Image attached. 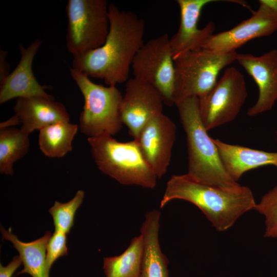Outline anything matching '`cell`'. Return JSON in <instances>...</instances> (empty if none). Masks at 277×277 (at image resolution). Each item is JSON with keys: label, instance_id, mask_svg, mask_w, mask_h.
Wrapping results in <instances>:
<instances>
[{"label": "cell", "instance_id": "cell-1", "mask_svg": "<svg viewBox=\"0 0 277 277\" xmlns=\"http://www.w3.org/2000/svg\"><path fill=\"white\" fill-rule=\"evenodd\" d=\"M109 29L105 43L85 54L73 57L72 68L108 86L126 83L138 50L144 45L145 22L130 11L109 4Z\"/></svg>", "mask_w": 277, "mask_h": 277}, {"label": "cell", "instance_id": "cell-2", "mask_svg": "<svg viewBox=\"0 0 277 277\" xmlns=\"http://www.w3.org/2000/svg\"><path fill=\"white\" fill-rule=\"evenodd\" d=\"M182 200L196 206L219 232L231 228L256 203L251 190L239 185L224 187L198 182L187 174L173 175L168 181L160 202L164 207L174 200Z\"/></svg>", "mask_w": 277, "mask_h": 277}, {"label": "cell", "instance_id": "cell-3", "mask_svg": "<svg viewBox=\"0 0 277 277\" xmlns=\"http://www.w3.org/2000/svg\"><path fill=\"white\" fill-rule=\"evenodd\" d=\"M175 105L186 135L187 174L204 184L224 187L239 185L227 172L213 138L204 126L200 114L199 98L189 97Z\"/></svg>", "mask_w": 277, "mask_h": 277}, {"label": "cell", "instance_id": "cell-4", "mask_svg": "<svg viewBox=\"0 0 277 277\" xmlns=\"http://www.w3.org/2000/svg\"><path fill=\"white\" fill-rule=\"evenodd\" d=\"M92 156L104 174L124 185L153 189L157 177L145 160L136 140L121 142L110 135L88 137Z\"/></svg>", "mask_w": 277, "mask_h": 277}, {"label": "cell", "instance_id": "cell-5", "mask_svg": "<svg viewBox=\"0 0 277 277\" xmlns=\"http://www.w3.org/2000/svg\"><path fill=\"white\" fill-rule=\"evenodd\" d=\"M70 75L83 94L84 104L79 117L81 131L88 137L113 135L122 128L123 95L116 86H104L85 73L70 68Z\"/></svg>", "mask_w": 277, "mask_h": 277}, {"label": "cell", "instance_id": "cell-6", "mask_svg": "<svg viewBox=\"0 0 277 277\" xmlns=\"http://www.w3.org/2000/svg\"><path fill=\"white\" fill-rule=\"evenodd\" d=\"M238 53H214L201 48L174 60V102L206 95L217 82L220 72L236 61Z\"/></svg>", "mask_w": 277, "mask_h": 277}, {"label": "cell", "instance_id": "cell-7", "mask_svg": "<svg viewBox=\"0 0 277 277\" xmlns=\"http://www.w3.org/2000/svg\"><path fill=\"white\" fill-rule=\"evenodd\" d=\"M106 0H68L66 47L73 57L103 45L109 29Z\"/></svg>", "mask_w": 277, "mask_h": 277}, {"label": "cell", "instance_id": "cell-8", "mask_svg": "<svg viewBox=\"0 0 277 277\" xmlns=\"http://www.w3.org/2000/svg\"><path fill=\"white\" fill-rule=\"evenodd\" d=\"M247 96L244 75L234 67L227 68L212 89L199 98L200 114L206 130L234 121Z\"/></svg>", "mask_w": 277, "mask_h": 277}, {"label": "cell", "instance_id": "cell-9", "mask_svg": "<svg viewBox=\"0 0 277 277\" xmlns=\"http://www.w3.org/2000/svg\"><path fill=\"white\" fill-rule=\"evenodd\" d=\"M169 37L163 34L150 39L140 48L131 68L134 77L146 82L157 89L165 105H174V63Z\"/></svg>", "mask_w": 277, "mask_h": 277}, {"label": "cell", "instance_id": "cell-10", "mask_svg": "<svg viewBox=\"0 0 277 277\" xmlns=\"http://www.w3.org/2000/svg\"><path fill=\"white\" fill-rule=\"evenodd\" d=\"M164 104L160 92L152 85L133 77L126 82L121 115L129 134L135 138L144 126L163 113Z\"/></svg>", "mask_w": 277, "mask_h": 277}, {"label": "cell", "instance_id": "cell-11", "mask_svg": "<svg viewBox=\"0 0 277 277\" xmlns=\"http://www.w3.org/2000/svg\"><path fill=\"white\" fill-rule=\"evenodd\" d=\"M176 131L174 123L162 113L148 121L134 138L157 178H161L167 171Z\"/></svg>", "mask_w": 277, "mask_h": 277}, {"label": "cell", "instance_id": "cell-12", "mask_svg": "<svg viewBox=\"0 0 277 277\" xmlns=\"http://www.w3.org/2000/svg\"><path fill=\"white\" fill-rule=\"evenodd\" d=\"M259 3L251 17L230 30L213 34L202 48L214 53L236 52L251 39L273 34L277 30V14L267 5Z\"/></svg>", "mask_w": 277, "mask_h": 277}, {"label": "cell", "instance_id": "cell-13", "mask_svg": "<svg viewBox=\"0 0 277 277\" xmlns=\"http://www.w3.org/2000/svg\"><path fill=\"white\" fill-rule=\"evenodd\" d=\"M236 61L253 78L259 90L258 100L247 115L254 116L271 110L277 101V50L259 56L238 53Z\"/></svg>", "mask_w": 277, "mask_h": 277}, {"label": "cell", "instance_id": "cell-14", "mask_svg": "<svg viewBox=\"0 0 277 277\" xmlns=\"http://www.w3.org/2000/svg\"><path fill=\"white\" fill-rule=\"evenodd\" d=\"M214 0H177L180 11V22L177 31L169 39L174 60L193 50L202 48L213 34L215 25L210 22L202 28L198 22L203 8Z\"/></svg>", "mask_w": 277, "mask_h": 277}, {"label": "cell", "instance_id": "cell-15", "mask_svg": "<svg viewBox=\"0 0 277 277\" xmlns=\"http://www.w3.org/2000/svg\"><path fill=\"white\" fill-rule=\"evenodd\" d=\"M42 44L37 38L27 48L19 44L20 60L7 77L0 83V104H3L14 98L42 96L54 98L47 93L48 86L41 85L32 70L34 58Z\"/></svg>", "mask_w": 277, "mask_h": 277}, {"label": "cell", "instance_id": "cell-16", "mask_svg": "<svg viewBox=\"0 0 277 277\" xmlns=\"http://www.w3.org/2000/svg\"><path fill=\"white\" fill-rule=\"evenodd\" d=\"M21 128L30 134L35 130L59 122H70L65 106L54 98L42 96L17 98L14 106Z\"/></svg>", "mask_w": 277, "mask_h": 277}, {"label": "cell", "instance_id": "cell-17", "mask_svg": "<svg viewBox=\"0 0 277 277\" xmlns=\"http://www.w3.org/2000/svg\"><path fill=\"white\" fill-rule=\"evenodd\" d=\"M222 163L230 176L237 182L246 172L261 167H277V152L264 150L226 143L213 138Z\"/></svg>", "mask_w": 277, "mask_h": 277}, {"label": "cell", "instance_id": "cell-18", "mask_svg": "<svg viewBox=\"0 0 277 277\" xmlns=\"http://www.w3.org/2000/svg\"><path fill=\"white\" fill-rule=\"evenodd\" d=\"M161 212H147L140 229L144 241L141 271L139 277H169L167 257L161 250L159 242Z\"/></svg>", "mask_w": 277, "mask_h": 277}, {"label": "cell", "instance_id": "cell-19", "mask_svg": "<svg viewBox=\"0 0 277 277\" xmlns=\"http://www.w3.org/2000/svg\"><path fill=\"white\" fill-rule=\"evenodd\" d=\"M3 239L10 241L19 253L23 269L16 273L17 275L28 274L32 277H49V271L46 263L47 246L51 235L49 231L45 234L30 242L20 241L9 228L1 227Z\"/></svg>", "mask_w": 277, "mask_h": 277}, {"label": "cell", "instance_id": "cell-20", "mask_svg": "<svg viewBox=\"0 0 277 277\" xmlns=\"http://www.w3.org/2000/svg\"><path fill=\"white\" fill-rule=\"evenodd\" d=\"M78 126L70 122H59L39 130L38 145L44 154L60 158L72 150V142Z\"/></svg>", "mask_w": 277, "mask_h": 277}, {"label": "cell", "instance_id": "cell-21", "mask_svg": "<svg viewBox=\"0 0 277 277\" xmlns=\"http://www.w3.org/2000/svg\"><path fill=\"white\" fill-rule=\"evenodd\" d=\"M143 251V238L140 234L132 239L121 254L104 259L103 269L105 277H139Z\"/></svg>", "mask_w": 277, "mask_h": 277}, {"label": "cell", "instance_id": "cell-22", "mask_svg": "<svg viewBox=\"0 0 277 277\" xmlns=\"http://www.w3.org/2000/svg\"><path fill=\"white\" fill-rule=\"evenodd\" d=\"M29 134L21 128L0 129V172L13 174L14 163L23 157L30 147Z\"/></svg>", "mask_w": 277, "mask_h": 277}, {"label": "cell", "instance_id": "cell-23", "mask_svg": "<svg viewBox=\"0 0 277 277\" xmlns=\"http://www.w3.org/2000/svg\"><path fill=\"white\" fill-rule=\"evenodd\" d=\"M84 196V191L79 190L68 202H54L49 212L52 217L55 231L66 234L69 233L74 224L76 211L82 204Z\"/></svg>", "mask_w": 277, "mask_h": 277}, {"label": "cell", "instance_id": "cell-24", "mask_svg": "<svg viewBox=\"0 0 277 277\" xmlns=\"http://www.w3.org/2000/svg\"><path fill=\"white\" fill-rule=\"evenodd\" d=\"M254 209L264 216V236L277 239V185L262 197Z\"/></svg>", "mask_w": 277, "mask_h": 277}, {"label": "cell", "instance_id": "cell-25", "mask_svg": "<svg viewBox=\"0 0 277 277\" xmlns=\"http://www.w3.org/2000/svg\"><path fill=\"white\" fill-rule=\"evenodd\" d=\"M66 235L63 232L54 230L49 239L46 249V263L49 271L58 258L68 255Z\"/></svg>", "mask_w": 277, "mask_h": 277}, {"label": "cell", "instance_id": "cell-26", "mask_svg": "<svg viewBox=\"0 0 277 277\" xmlns=\"http://www.w3.org/2000/svg\"><path fill=\"white\" fill-rule=\"evenodd\" d=\"M22 264L19 255L15 256L6 266L0 264V277H12L14 272Z\"/></svg>", "mask_w": 277, "mask_h": 277}, {"label": "cell", "instance_id": "cell-27", "mask_svg": "<svg viewBox=\"0 0 277 277\" xmlns=\"http://www.w3.org/2000/svg\"><path fill=\"white\" fill-rule=\"evenodd\" d=\"M7 51L0 50V83H2L9 75L10 66L7 61Z\"/></svg>", "mask_w": 277, "mask_h": 277}, {"label": "cell", "instance_id": "cell-28", "mask_svg": "<svg viewBox=\"0 0 277 277\" xmlns=\"http://www.w3.org/2000/svg\"><path fill=\"white\" fill-rule=\"evenodd\" d=\"M18 124L20 123L18 118L16 115H14L7 121L1 122L0 124V129L12 127V126H15Z\"/></svg>", "mask_w": 277, "mask_h": 277}, {"label": "cell", "instance_id": "cell-29", "mask_svg": "<svg viewBox=\"0 0 277 277\" xmlns=\"http://www.w3.org/2000/svg\"><path fill=\"white\" fill-rule=\"evenodd\" d=\"M259 2L267 5L277 14V0H260Z\"/></svg>", "mask_w": 277, "mask_h": 277}, {"label": "cell", "instance_id": "cell-30", "mask_svg": "<svg viewBox=\"0 0 277 277\" xmlns=\"http://www.w3.org/2000/svg\"><path fill=\"white\" fill-rule=\"evenodd\" d=\"M275 135H276V140H277V131H276V132H275Z\"/></svg>", "mask_w": 277, "mask_h": 277}]
</instances>
